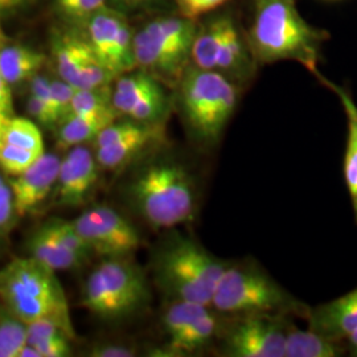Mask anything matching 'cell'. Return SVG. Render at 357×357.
Returning a JSON list of instances; mask_svg holds the SVG:
<instances>
[{
	"label": "cell",
	"instance_id": "obj_3",
	"mask_svg": "<svg viewBox=\"0 0 357 357\" xmlns=\"http://www.w3.org/2000/svg\"><path fill=\"white\" fill-rule=\"evenodd\" d=\"M229 261H224L192 236L174 231L153 255V274L159 289L172 301L212 307L217 284Z\"/></svg>",
	"mask_w": 357,
	"mask_h": 357
},
{
	"label": "cell",
	"instance_id": "obj_33",
	"mask_svg": "<svg viewBox=\"0 0 357 357\" xmlns=\"http://www.w3.org/2000/svg\"><path fill=\"white\" fill-rule=\"evenodd\" d=\"M178 6L180 15L199 20L205 13L216 11L224 6L228 0H174Z\"/></svg>",
	"mask_w": 357,
	"mask_h": 357
},
{
	"label": "cell",
	"instance_id": "obj_44",
	"mask_svg": "<svg viewBox=\"0 0 357 357\" xmlns=\"http://www.w3.org/2000/svg\"><path fill=\"white\" fill-rule=\"evenodd\" d=\"M10 118H11V115L4 113V112L0 109V141H1V137H3V134H4V128L7 126V122H8Z\"/></svg>",
	"mask_w": 357,
	"mask_h": 357
},
{
	"label": "cell",
	"instance_id": "obj_13",
	"mask_svg": "<svg viewBox=\"0 0 357 357\" xmlns=\"http://www.w3.org/2000/svg\"><path fill=\"white\" fill-rule=\"evenodd\" d=\"M163 125H147L131 119L114 121L94 141L96 159L107 171L128 166L146 149L163 139Z\"/></svg>",
	"mask_w": 357,
	"mask_h": 357
},
{
	"label": "cell",
	"instance_id": "obj_35",
	"mask_svg": "<svg viewBox=\"0 0 357 357\" xmlns=\"http://www.w3.org/2000/svg\"><path fill=\"white\" fill-rule=\"evenodd\" d=\"M16 216L11 185L0 175V231L7 229Z\"/></svg>",
	"mask_w": 357,
	"mask_h": 357
},
{
	"label": "cell",
	"instance_id": "obj_7",
	"mask_svg": "<svg viewBox=\"0 0 357 357\" xmlns=\"http://www.w3.org/2000/svg\"><path fill=\"white\" fill-rule=\"evenodd\" d=\"M199 22L183 15L163 16L134 32V59L138 69L175 89L191 65L193 38Z\"/></svg>",
	"mask_w": 357,
	"mask_h": 357
},
{
	"label": "cell",
	"instance_id": "obj_4",
	"mask_svg": "<svg viewBox=\"0 0 357 357\" xmlns=\"http://www.w3.org/2000/svg\"><path fill=\"white\" fill-rule=\"evenodd\" d=\"M175 89L190 139L202 149L215 147L237 109L241 86L217 72L190 65Z\"/></svg>",
	"mask_w": 357,
	"mask_h": 357
},
{
	"label": "cell",
	"instance_id": "obj_37",
	"mask_svg": "<svg viewBox=\"0 0 357 357\" xmlns=\"http://www.w3.org/2000/svg\"><path fill=\"white\" fill-rule=\"evenodd\" d=\"M26 110L32 115V118H35L38 123H41L45 128H54L59 125L57 118L50 110V107L32 94H29L28 97Z\"/></svg>",
	"mask_w": 357,
	"mask_h": 357
},
{
	"label": "cell",
	"instance_id": "obj_45",
	"mask_svg": "<svg viewBox=\"0 0 357 357\" xmlns=\"http://www.w3.org/2000/svg\"><path fill=\"white\" fill-rule=\"evenodd\" d=\"M57 1H60V0H57Z\"/></svg>",
	"mask_w": 357,
	"mask_h": 357
},
{
	"label": "cell",
	"instance_id": "obj_43",
	"mask_svg": "<svg viewBox=\"0 0 357 357\" xmlns=\"http://www.w3.org/2000/svg\"><path fill=\"white\" fill-rule=\"evenodd\" d=\"M347 340H348V344L351 348V352L357 356V328L347 337Z\"/></svg>",
	"mask_w": 357,
	"mask_h": 357
},
{
	"label": "cell",
	"instance_id": "obj_17",
	"mask_svg": "<svg viewBox=\"0 0 357 357\" xmlns=\"http://www.w3.org/2000/svg\"><path fill=\"white\" fill-rule=\"evenodd\" d=\"M308 328L324 337L342 342L357 328V289L324 305L310 308Z\"/></svg>",
	"mask_w": 357,
	"mask_h": 357
},
{
	"label": "cell",
	"instance_id": "obj_34",
	"mask_svg": "<svg viewBox=\"0 0 357 357\" xmlns=\"http://www.w3.org/2000/svg\"><path fill=\"white\" fill-rule=\"evenodd\" d=\"M68 336L61 337H52L45 340H38L35 343H31L36 349L41 357H65L69 356L72 349L69 345ZM29 344V343H28Z\"/></svg>",
	"mask_w": 357,
	"mask_h": 357
},
{
	"label": "cell",
	"instance_id": "obj_27",
	"mask_svg": "<svg viewBox=\"0 0 357 357\" xmlns=\"http://www.w3.org/2000/svg\"><path fill=\"white\" fill-rule=\"evenodd\" d=\"M212 307L203 303L188 302V301H172L167 307L162 324L166 333L167 340L172 339L178 333L185 330L195 320L203 317Z\"/></svg>",
	"mask_w": 357,
	"mask_h": 357
},
{
	"label": "cell",
	"instance_id": "obj_40",
	"mask_svg": "<svg viewBox=\"0 0 357 357\" xmlns=\"http://www.w3.org/2000/svg\"><path fill=\"white\" fill-rule=\"evenodd\" d=\"M24 0H0V15L4 11H8L13 7L19 6L20 3H23ZM0 41H1V36H0Z\"/></svg>",
	"mask_w": 357,
	"mask_h": 357
},
{
	"label": "cell",
	"instance_id": "obj_30",
	"mask_svg": "<svg viewBox=\"0 0 357 357\" xmlns=\"http://www.w3.org/2000/svg\"><path fill=\"white\" fill-rule=\"evenodd\" d=\"M47 224L51 227L53 233L60 238V241L64 243L65 246L76 255L82 264L93 255L91 248L84 240V237L78 233L73 221L51 220Z\"/></svg>",
	"mask_w": 357,
	"mask_h": 357
},
{
	"label": "cell",
	"instance_id": "obj_15",
	"mask_svg": "<svg viewBox=\"0 0 357 357\" xmlns=\"http://www.w3.org/2000/svg\"><path fill=\"white\" fill-rule=\"evenodd\" d=\"M100 165L96 153L79 144L72 147L61 160L56 183V197L63 205L82 204L98 181Z\"/></svg>",
	"mask_w": 357,
	"mask_h": 357
},
{
	"label": "cell",
	"instance_id": "obj_31",
	"mask_svg": "<svg viewBox=\"0 0 357 357\" xmlns=\"http://www.w3.org/2000/svg\"><path fill=\"white\" fill-rule=\"evenodd\" d=\"M51 90L59 121L61 122L66 116L72 114V101L76 88H73L64 79H53L51 81Z\"/></svg>",
	"mask_w": 357,
	"mask_h": 357
},
{
	"label": "cell",
	"instance_id": "obj_18",
	"mask_svg": "<svg viewBox=\"0 0 357 357\" xmlns=\"http://www.w3.org/2000/svg\"><path fill=\"white\" fill-rule=\"evenodd\" d=\"M126 22L122 13L109 7H103L88 19V41L97 57L110 72L116 41Z\"/></svg>",
	"mask_w": 357,
	"mask_h": 357
},
{
	"label": "cell",
	"instance_id": "obj_10",
	"mask_svg": "<svg viewBox=\"0 0 357 357\" xmlns=\"http://www.w3.org/2000/svg\"><path fill=\"white\" fill-rule=\"evenodd\" d=\"M217 339L227 357H286L289 323L284 315L255 314L230 317Z\"/></svg>",
	"mask_w": 357,
	"mask_h": 357
},
{
	"label": "cell",
	"instance_id": "obj_38",
	"mask_svg": "<svg viewBox=\"0 0 357 357\" xmlns=\"http://www.w3.org/2000/svg\"><path fill=\"white\" fill-rule=\"evenodd\" d=\"M138 352L135 348L123 344H100L91 349L90 356L96 357H132Z\"/></svg>",
	"mask_w": 357,
	"mask_h": 357
},
{
	"label": "cell",
	"instance_id": "obj_29",
	"mask_svg": "<svg viewBox=\"0 0 357 357\" xmlns=\"http://www.w3.org/2000/svg\"><path fill=\"white\" fill-rule=\"evenodd\" d=\"M41 155L43 153L0 141V168L3 172L11 176L20 175L28 167L32 166Z\"/></svg>",
	"mask_w": 357,
	"mask_h": 357
},
{
	"label": "cell",
	"instance_id": "obj_25",
	"mask_svg": "<svg viewBox=\"0 0 357 357\" xmlns=\"http://www.w3.org/2000/svg\"><path fill=\"white\" fill-rule=\"evenodd\" d=\"M110 85L94 89H76L72 101V114L85 118H114L116 113L112 100Z\"/></svg>",
	"mask_w": 357,
	"mask_h": 357
},
{
	"label": "cell",
	"instance_id": "obj_22",
	"mask_svg": "<svg viewBox=\"0 0 357 357\" xmlns=\"http://www.w3.org/2000/svg\"><path fill=\"white\" fill-rule=\"evenodd\" d=\"M45 63V57L24 45L0 47V70L8 85H17L36 76Z\"/></svg>",
	"mask_w": 357,
	"mask_h": 357
},
{
	"label": "cell",
	"instance_id": "obj_41",
	"mask_svg": "<svg viewBox=\"0 0 357 357\" xmlns=\"http://www.w3.org/2000/svg\"><path fill=\"white\" fill-rule=\"evenodd\" d=\"M155 0H125L122 3L123 7H130V8H137V7H143L147 6L150 3H153Z\"/></svg>",
	"mask_w": 357,
	"mask_h": 357
},
{
	"label": "cell",
	"instance_id": "obj_39",
	"mask_svg": "<svg viewBox=\"0 0 357 357\" xmlns=\"http://www.w3.org/2000/svg\"><path fill=\"white\" fill-rule=\"evenodd\" d=\"M0 109L4 113L13 116V96H11L10 85L1 75V70H0Z\"/></svg>",
	"mask_w": 357,
	"mask_h": 357
},
{
	"label": "cell",
	"instance_id": "obj_21",
	"mask_svg": "<svg viewBox=\"0 0 357 357\" xmlns=\"http://www.w3.org/2000/svg\"><path fill=\"white\" fill-rule=\"evenodd\" d=\"M28 249L32 258L53 271L76 268L82 265L76 255L53 233L48 224H44L32 234Z\"/></svg>",
	"mask_w": 357,
	"mask_h": 357
},
{
	"label": "cell",
	"instance_id": "obj_1",
	"mask_svg": "<svg viewBox=\"0 0 357 357\" xmlns=\"http://www.w3.org/2000/svg\"><path fill=\"white\" fill-rule=\"evenodd\" d=\"M246 40L257 65L295 61L321 79L318 70L321 45L330 35L311 26L295 0H255Z\"/></svg>",
	"mask_w": 357,
	"mask_h": 357
},
{
	"label": "cell",
	"instance_id": "obj_20",
	"mask_svg": "<svg viewBox=\"0 0 357 357\" xmlns=\"http://www.w3.org/2000/svg\"><path fill=\"white\" fill-rule=\"evenodd\" d=\"M320 81L336 93L344 107L348 128L344 155V180L357 222V103L354 97L342 86L332 84L326 78H321Z\"/></svg>",
	"mask_w": 357,
	"mask_h": 357
},
{
	"label": "cell",
	"instance_id": "obj_6",
	"mask_svg": "<svg viewBox=\"0 0 357 357\" xmlns=\"http://www.w3.org/2000/svg\"><path fill=\"white\" fill-rule=\"evenodd\" d=\"M0 299L26 324L53 318L73 331L64 289L56 271L32 257L13 259L0 268Z\"/></svg>",
	"mask_w": 357,
	"mask_h": 357
},
{
	"label": "cell",
	"instance_id": "obj_14",
	"mask_svg": "<svg viewBox=\"0 0 357 357\" xmlns=\"http://www.w3.org/2000/svg\"><path fill=\"white\" fill-rule=\"evenodd\" d=\"M59 76L76 89H94L110 85L115 76L101 63L88 40L65 35L54 43Z\"/></svg>",
	"mask_w": 357,
	"mask_h": 357
},
{
	"label": "cell",
	"instance_id": "obj_24",
	"mask_svg": "<svg viewBox=\"0 0 357 357\" xmlns=\"http://www.w3.org/2000/svg\"><path fill=\"white\" fill-rule=\"evenodd\" d=\"M114 121V118H85L70 114L57 126V147L60 150H70L85 142L96 141L103 128Z\"/></svg>",
	"mask_w": 357,
	"mask_h": 357
},
{
	"label": "cell",
	"instance_id": "obj_8",
	"mask_svg": "<svg viewBox=\"0 0 357 357\" xmlns=\"http://www.w3.org/2000/svg\"><path fill=\"white\" fill-rule=\"evenodd\" d=\"M149 302L146 275L128 257H106L90 273L84 286L82 305L106 320L128 318Z\"/></svg>",
	"mask_w": 357,
	"mask_h": 357
},
{
	"label": "cell",
	"instance_id": "obj_36",
	"mask_svg": "<svg viewBox=\"0 0 357 357\" xmlns=\"http://www.w3.org/2000/svg\"><path fill=\"white\" fill-rule=\"evenodd\" d=\"M29 81H31V94L35 96L40 101L45 103L59 121V115L56 112V106H54V101H53V97H52L51 79L48 77L38 73L36 76L32 77Z\"/></svg>",
	"mask_w": 357,
	"mask_h": 357
},
{
	"label": "cell",
	"instance_id": "obj_5",
	"mask_svg": "<svg viewBox=\"0 0 357 357\" xmlns=\"http://www.w3.org/2000/svg\"><path fill=\"white\" fill-rule=\"evenodd\" d=\"M212 308L225 317L295 314L307 318L310 311L255 262H229L217 284Z\"/></svg>",
	"mask_w": 357,
	"mask_h": 357
},
{
	"label": "cell",
	"instance_id": "obj_16",
	"mask_svg": "<svg viewBox=\"0 0 357 357\" xmlns=\"http://www.w3.org/2000/svg\"><path fill=\"white\" fill-rule=\"evenodd\" d=\"M61 160L54 153H43L38 160L11 180L16 216H24L45 202L56 187Z\"/></svg>",
	"mask_w": 357,
	"mask_h": 357
},
{
	"label": "cell",
	"instance_id": "obj_28",
	"mask_svg": "<svg viewBox=\"0 0 357 357\" xmlns=\"http://www.w3.org/2000/svg\"><path fill=\"white\" fill-rule=\"evenodd\" d=\"M1 141L22 149L44 153V142L40 128L36 126V123L26 118L11 116L4 128Z\"/></svg>",
	"mask_w": 357,
	"mask_h": 357
},
{
	"label": "cell",
	"instance_id": "obj_23",
	"mask_svg": "<svg viewBox=\"0 0 357 357\" xmlns=\"http://www.w3.org/2000/svg\"><path fill=\"white\" fill-rule=\"evenodd\" d=\"M343 354L339 342H333L312 330L289 326L286 336V357H336Z\"/></svg>",
	"mask_w": 357,
	"mask_h": 357
},
{
	"label": "cell",
	"instance_id": "obj_11",
	"mask_svg": "<svg viewBox=\"0 0 357 357\" xmlns=\"http://www.w3.org/2000/svg\"><path fill=\"white\" fill-rule=\"evenodd\" d=\"M166 85L150 73L138 69L118 76L112 100L119 116L147 123L163 125L171 109Z\"/></svg>",
	"mask_w": 357,
	"mask_h": 357
},
{
	"label": "cell",
	"instance_id": "obj_32",
	"mask_svg": "<svg viewBox=\"0 0 357 357\" xmlns=\"http://www.w3.org/2000/svg\"><path fill=\"white\" fill-rule=\"evenodd\" d=\"M107 0H60L57 6L60 11L72 19H89L103 7Z\"/></svg>",
	"mask_w": 357,
	"mask_h": 357
},
{
	"label": "cell",
	"instance_id": "obj_46",
	"mask_svg": "<svg viewBox=\"0 0 357 357\" xmlns=\"http://www.w3.org/2000/svg\"></svg>",
	"mask_w": 357,
	"mask_h": 357
},
{
	"label": "cell",
	"instance_id": "obj_2",
	"mask_svg": "<svg viewBox=\"0 0 357 357\" xmlns=\"http://www.w3.org/2000/svg\"><path fill=\"white\" fill-rule=\"evenodd\" d=\"M128 195L134 209L153 229H174L196 216L197 191L191 171L174 159L149 163L132 176Z\"/></svg>",
	"mask_w": 357,
	"mask_h": 357
},
{
	"label": "cell",
	"instance_id": "obj_26",
	"mask_svg": "<svg viewBox=\"0 0 357 357\" xmlns=\"http://www.w3.org/2000/svg\"><path fill=\"white\" fill-rule=\"evenodd\" d=\"M28 343V324L0 306V357H19Z\"/></svg>",
	"mask_w": 357,
	"mask_h": 357
},
{
	"label": "cell",
	"instance_id": "obj_9",
	"mask_svg": "<svg viewBox=\"0 0 357 357\" xmlns=\"http://www.w3.org/2000/svg\"><path fill=\"white\" fill-rule=\"evenodd\" d=\"M191 65L228 77L241 88L255 77L258 66L245 32L229 13L215 15L197 24Z\"/></svg>",
	"mask_w": 357,
	"mask_h": 357
},
{
	"label": "cell",
	"instance_id": "obj_12",
	"mask_svg": "<svg viewBox=\"0 0 357 357\" xmlns=\"http://www.w3.org/2000/svg\"><path fill=\"white\" fill-rule=\"evenodd\" d=\"M94 255L128 257L141 248V234L126 217L110 206L90 208L73 221Z\"/></svg>",
	"mask_w": 357,
	"mask_h": 357
},
{
	"label": "cell",
	"instance_id": "obj_19",
	"mask_svg": "<svg viewBox=\"0 0 357 357\" xmlns=\"http://www.w3.org/2000/svg\"><path fill=\"white\" fill-rule=\"evenodd\" d=\"M218 312L211 308L203 317L195 320L185 330L167 340V351L169 356L193 355L205 349L217 340L221 328Z\"/></svg>",
	"mask_w": 357,
	"mask_h": 357
},
{
	"label": "cell",
	"instance_id": "obj_42",
	"mask_svg": "<svg viewBox=\"0 0 357 357\" xmlns=\"http://www.w3.org/2000/svg\"><path fill=\"white\" fill-rule=\"evenodd\" d=\"M19 357H41L40 354L38 352V349L33 347V345L28 344L26 343V347L20 351V355Z\"/></svg>",
	"mask_w": 357,
	"mask_h": 357
}]
</instances>
